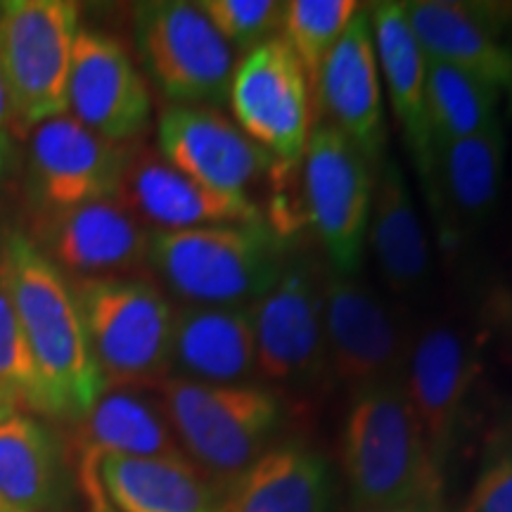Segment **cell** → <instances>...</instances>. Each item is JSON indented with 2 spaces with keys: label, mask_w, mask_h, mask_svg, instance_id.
<instances>
[{
  "label": "cell",
  "mask_w": 512,
  "mask_h": 512,
  "mask_svg": "<svg viewBox=\"0 0 512 512\" xmlns=\"http://www.w3.org/2000/svg\"><path fill=\"white\" fill-rule=\"evenodd\" d=\"M0 280L46 382L50 418L81 422L107 387L93 358L72 280L22 230L5 235Z\"/></svg>",
  "instance_id": "6da1fadb"
},
{
  "label": "cell",
  "mask_w": 512,
  "mask_h": 512,
  "mask_svg": "<svg viewBox=\"0 0 512 512\" xmlns=\"http://www.w3.org/2000/svg\"><path fill=\"white\" fill-rule=\"evenodd\" d=\"M339 460L354 512L401 505L441 508L444 472L403 382L354 394L339 439Z\"/></svg>",
  "instance_id": "7a4b0ae2"
},
{
  "label": "cell",
  "mask_w": 512,
  "mask_h": 512,
  "mask_svg": "<svg viewBox=\"0 0 512 512\" xmlns=\"http://www.w3.org/2000/svg\"><path fill=\"white\" fill-rule=\"evenodd\" d=\"M287 240L259 223L150 230L147 266L188 306H242L283 271Z\"/></svg>",
  "instance_id": "3957f363"
},
{
  "label": "cell",
  "mask_w": 512,
  "mask_h": 512,
  "mask_svg": "<svg viewBox=\"0 0 512 512\" xmlns=\"http://www.w3.org/2000/svg\"><path fill=\"white\" fill-rule=\"evenodd\" d=\"M181 451L221 489L271 448L283 399L261 384H207L169 375L155 389Z\"/></svg>",
  "instance_id": "277c9868"
},
{
  "label": "cell",
  "mask_w": 512,
  "mask_h": 512,
  "mask_svg": "<svg viewBox=\"0 0 512 512\" xmlns=\"http://www.w3.org/2000/svg\"><path fill=\"white\" fill-rule=\"evenodd\" d=\"M72 285L105 387L157 389L171 375L176 311L169 299L136 275L83 278Z\"/></svg>",
  "instance_id": "5b68a950"
},
{
  "label": "cell",
  "mask_w": 512,
  "mask_h": 512,
  "mask_svg": "<svg viewBox=\"0 0 512 512\" xmlns=\"http://www.w3.org/2000/svg\"><path fill=\"white\" fill-rule=\"evenodd\" d=\"M81 8L72 0L0 3V74L15 117V131L31 133L67 114V81Z\"/></svg>",
  "instance_id": "8992f818"
},
{
  "label": "cell",
  "mask_w": 512,
  "mask_h": 512,
  "mask_svg": "<svg viewBox=\"0 0 512 512\" xmlns=\"http://www.w3.org/2000/svg\"><path fill=\"white\" fill-rule=\"evenodd\" d=\"M133 38L147 79L171 105L216 107L228 100L238 57L197 3L133 5Z\"/></svg>",
  "instance_id": "52a82bcc"
},
{
  "label": "cell",
  "mask_w": 512,
  "mask_h": 512,
  "mask_svg": "<svg viewBox=\"0 0 512 512\" xmlns=\"http://www.w3.org/2000/svg\"><path fill=\"white\" fill-rule=\"evenodd\" d=\"M375 166L332 126L313 128L302 157V209L330 268L356 275L368 242Z\"/></svg>",
  "instance_id": "ba28073f"
},
{
  "label": "cell",
  "mask_w": 512,
  "mask_h": 512,
  "mask_svg": "<svg viewBox=\"0 0 512 512\" xmlns=\"http://www.w3.org/2000/svg\"><path fill=\"white\" fill-rule=\"evenodd\" d=\"M323 275L325 268L313 256H287L278 280L249 304L256 377L285 387H306L328 373Z\"/></svg>",
  "instance_id": "9c48e42d"
},
{
  "label": "cell",
  "mask_w": 512,
  "mask_h": 512,
  "mask_svg": "<svg viewBox=\"0 0 512 512\" xmlns=\"http://www.w3.org/2000/svg\"><path fill=\"white\" fill-rule=\"evenodd\" d=\"M240 131L278 166L302 162L313 133V91L297 55L280 36L249 50L228 93Z\"/></svg>",
  "instance_id": "30bf717a"
},
{
  "label": "cell",
  "mask_w": 512,
  "mask_h": 512,
  "mask_svg": "<svg viewBox=\"0 0 512 512\" xmlns=\"http://www.w3.org/2000/svg\"><path fill=\"white\" fill-rule=\"evenodd\" d=\"M323 325L328 373L351 392L403 382L411 342L373 287L325 268Z\"/></svg>",
  "instance_id": "8fae6325"
},
{
  "label": "cell",
  "mask_w": 512,
  "mask_h": 512,
  "mask_svg": "<svg viewBox=\"0 0 512 512\" xmlns=\"http://www.w3.org/2000/svg\"><path fill=\"white\" fill-rule=\"evenodd\" d=\"M131 150L100 138L69 114L43 121L29 133L31 197L43 214L117 197Z\"/></svg>",
  "instance_id": "7c38bea8"
},
{
  "label": "cell",
  "mask_w": 512,
  "mask_h": 512,
  "mask_svg": "<svg viewBox=\"0 0 512 512\" xmlns=\"http://www.w3.org/2000/svg\"><path fill=\"white\" fill-rule=\"evenodd\" d=\"M67 114L119 145L138 140L152 121L150 86L124 43L83 24L69 67Z\"/></svg>",
  "instance_id": "4fadbf2b"
},
{
  "label": "cell",
  "mask_w": 512,
  "mask_h": 512,
  "mask_svg": "<svg viewBox=\"0 0 512 512\" xmlns=\"http://www.w3.org/2000/svg\"><path fill=\"white\" fill-rule=\"evenodd\" d=\"M76 425V484L88 512H117L100 482L105 456L185 458L155 389H105L93 411Z\"/></svg>",
  "instance_id": "5bb4252c"
},
{
  "label": "cell",
  "mask_w": 512,
  "mask_h": 512,
  "mask_svg": "<svg viewBox=\"0 0 512 512\" xmlns=\"http://www.w3.org/2000/svg\"><path fill=\"white\" fill-rule=\"evenodd\" d=\"M147 235L119 197L43 214L36 247L72 280L121 278L147 266Z\"/></svg>",
  "instance_id": "9a60e30c"
},
{
  "label": "cell",
  "mask_w": 512,
  "mask_h": 512,
  "mask_svg": "<svg viewBox=\"0 0 512 512\" xmlns=\"http://www.w3.org/2000/svg\"><path fill=\"white\" fill-rule=\"evenodd\" d=\"M477 375V349L458 325L437 320L411 342L403 387L441 472Z\"/></svg>",
  "instance_id": "2e32d148"
},
{
  "label": "cell",
  "mask_w": 512,
  "mask_h": 512,
  "mask_svg": "<svg viewBox=\"0 0 512 512\" xmlns=\"http://www.w3.org/2000/svg\"><path fill=\"white\" fill-rule=\"evenodd\" d=\"M157 145L171 166L211 190L247 195L271 176L275 162L216 107L169 105L157 124Z\"/></svg>",
  "instance_id": "e0dca14e"
},
{
  "label": "cell",
  "mask_w": 512,
  "mask_h": 512,
  "mask_svg": "<svg viewBox=\"0 0 512 512\" xmlns=\"http://www.w3.org/2000/svg\"><path fill=\"white\" fill-rule=\"evenodd\" d=\"M313 105L323 121L349 138L368 162L380 166L384 159V107L380 64L375 55L373 27L368 10H358L356 17L332 48L320 67L313 86Z\"/></svg>",
  "instance_id": "ac0fdd59"
},
{
  "label": "cell",
  "mask_w": 512,
  "mask_h": 512,
  "mask_svg": "<svg viewBox=\"0 0 512 512\" xmlns=\"http://www.w3.org/2000/svg\"><path fill=\"white\" fill-rule=\"evenodd\" d=\"M119 200L150 230H192L266 221L247 195L211 190L171 166L150 147L131 150Z\"/></svg>",
  "instance_id": "d6986e66"
},
{
  "label": "cell",
  "mask_w": 512,
  "mask_h": 512,
  "mask_svg": "<svg viewBox=\"0 0 512 512\" xmlns=\"http://www.w3.org/2000/svg\"><path fill=\"white\" fill-rule=\"evenodd\" d=\"M505 138L501 121L472 138L434 147L422 178L441 245L460 247L489 219L501 192Z\"/></svg>",
  "instance_id": "ffe728a7"
},
{
  "label": "cell",
  "mask_w": 512,
  "mask_h": 512,
  "mask_svg": "<svg viewBox=\"0 0 512 512\" xmlns=\"http://www.w3.org/2000/svg\"><path fill=\"white\" fill-rule=\"evenodd\" d=\"M72 491L60 434L41 415L0 403V501L24 512H57Z\"/></svg>",
  "instance_id": "44dd1931"
},
{
  "label": "cell",
  "mask_w": 512,
  "mask_h": 512,
  "mask_svg": "<svg viewBox=\"0 0 512 512\" xmlns=\"http://www.w3.org/2000/svg\"><path fill=\"white\" fill-rule=\"evenodd\" d=\"M171 370L207 384H249L256 377V342L249 304L181 306L174 313Z\"/></svg>",
  "instance_id": "7402d4cb"
},
{
  "label": "cell",
  "mask_w": 512,
  "mask_h": 512,
  "mask_svg": "<svg viewBox=\"0 0 512 512\" xmlns=\"http://www.w3.org/2000/svg\"><path fill=\"white\" fill-rule=\"evenodd\" d=\"M221 491L223 512H332L335 505L328 460L297 441L271 446Z\"/></svg>",
  "instance_id": "603a6c76"
},
{
  "label": "cell",
  "mask_w": 512,
  "mask_h": 512,
  "mask_svg": "<svg viewBox=\"0 0 512 512\" xmlns=\"http://www.w3.org/2000/svg\"><path fill=\"white\" fill-rule=\"evenodd\" d=\"M375 55L387 83L389 105L401 128L403 143L413 159L420 181L432 162V133L427 121V57L415 41L403 3H375L368 10Z\"/></svg>",
  "instance_id": "cb8c5ba5"
},
{
  "label": "cell",
  "mask_w": 512,
  "mask_h": 512,
  "mask_svg": "<svg viewBox=\"0 0 512 512\" xmlns=\"http://www.w3.org/2000/svg\"><path fill=\"white\" fill-rule=\"evenodd\" d=\"M403 12L427 60L463 69L498 91L512 88V50L498 41L482 10L446 0H413L403 3Z\"/></svg>",
  "instance_id": "d4e9b609"
},
{
  "label": "cell",
  "mask_w": 512,
  "mask_h": 512,
  "mask_svg": "<svg viewBox=\"0 0 512 512\" xmlns=\"http://www.w3.org/2000/svg\"><path fill=\"white\" fill-rule=\"evenodd\" d=\"M368 240L384 283L394 294L411 297L430 280V245L411 185L394 157L382 159L375 169Z\"/></svg>",
  "instance_id": "484cf974"
},
{
  "label": "cell",
  "mask_w": 512,
  "mask_h": 512,
  "mask_svg": "<svg viewBox=\"0 0 512 512\" xmlns=\"http://www.w3.org/2000/svg\"><path fill=\"white\" fill-rule=\"evenodd\" d=\"M100 482L117 512H223V491L188 458L100 460Z\"/></svg>",
  "instance_id": "4316f807"
},
{
  "label": "cell",
  "mask_w": 512,
  "mask_h": 512,
  "mask_svg": "<svg viewBox=\"0 0 512 512\" xmlns=\"http://www.w3.org/2000/svg\"><path fill=\"white\" fill-rule=\"evenodd\" d=\"M425 95L434 147L472 138L498 124V88L463 69L427 60Z\"/></svg>",
  "instance_id": "83f0119b"
},
{
  "label": "cell",
  "mask_w": 512,
  "mask_h": 512,
  "mask_svg": "<svg viewBox=\"0 0 512 512\" xmlns=\"http://www.w3.org/2000/svg\"><path fill=\"white\" fill-rule=\"evenodd\" d=\"M361 5L356 0H290L283 3L280 38L292 48L299 64L309 76L311 91L316 86L320 67L332 48L356 17Z\"/></svg>",
  "instance_id": "f1b7e54d"
},
{
  "label": "cell",
  "mask_w": 512,
  "mask_h": 512,
  "mask_svg": "<svg viewBox=\"0 0 512 512\" xmlns=\"http://www.w3.org/2000/svg\"><path fill=\"white\" fill-rule=\"evenodd\" d=\"M0 403H12L41 418H50L46 382L36 366L3 280H0Z\"/></svg>",
  "instance_id": "f546056e"
},
{
  "label": "cell",
  "mask_w": 512,
  "mask_h": 512,
  "mask_svg": "<svg viewBox=\"0 0 512 512\" xmlns=\"http://www.w3.org/2000/svg\"><path fill=\"white\" fill-rule=\"evenodd\" d=\"M197 8L223 41L240 53H249L278 36L283 22V3L275 0H202Z\"/></svg>",
  "instance_id": "4dcf8cb0"
},
{
  "label": "cell",
  "mask_w": 512,
  "mask_h": 512,
  "mask_svg": "<svg viewBox=\"0 0 512 512\" xmlns=\"http://www.w3.org/2000/svg\"><path fill=\"white\" fill-rule=\"evenodd\" d=\"M467 512H512V427L486 448Z\"/></svg>",
  "instance_id": "1f68e13d"
},
{
  "label": "cell",
  "mask_w": 512,
  "mask_h": 512,
  "mask_svg": "<svg viewBox=\"0 0 512 512\" xmlns=\"http://www.w3.org/2000/svg\"><path fill=\"white\" fill-rule=\"evenodd\" d=\"M15 128V117H12V105L8 98V88H5L3 74H0V131H10Z\"/></svg>",
  "instance_id": "d6a6232c"
},
{
  "label": "cell",
  "mask_w": 512,
  "mask_h": 512,
  "mask_svg": "<svg viewBox=\"0 0 512 512\" xmlns=\"http://www.w3.org/2000/svg\"><path fill=\"white\" fill-rule=\"evenodd\" d=\"M12 159V133L0 131V178L8 171Z\"/></svg>",
  "instance_id": "836d02e7"
},
{
  "label": "cell",
  "mask_w": 512,
  "mask_h": 512,
  "mask_svg": "<svg viewBox=\"0 0 512 512\" xmlns=\"http://www.w3.org/2000/svg\"><path fill=\"white\" fill-rule=\"evenodd\" d=\"M373 512H441V508H430V505H401V508L373 510Z\"/></svg>",
  "instance_id": "e575fe53"
},
{
  "label": "cell",
  "mask_w": 512,
  "mask_h": 512,
  "mask_svg": "<svg viewBox=\"0 0 512 512\" xmlns=\"http://www.w3.org/2000/svg\"><path fill=\"white\" fill-rule=\"evenodd\" d=\"M0 512H24V510H17V508H12V505L0 501Z\"/></svg>",
  "instance_id": "d590c367"
}]
</instances>
